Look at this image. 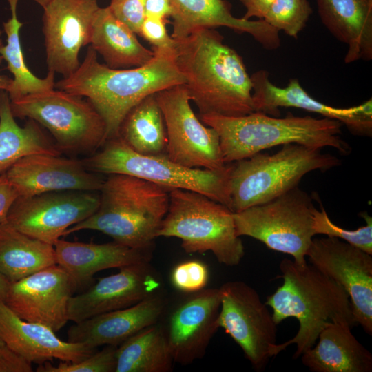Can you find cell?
<instances>
[{
    "mask_svg": "<svg viewBox=\"0 0 372 372\" xmlns=\"http://www.w3.org/2000/svg\"><path fill=\"white\" fill-rule=\"evenodd\" d=\"M174 59L199 114L241 116L254 110L252 82L242 56L214 28L175 39Z\"/></svg>",
    "mask_w": 372,
    "mask_h": 372,
    "instance_id": "6da1fadb",
    "label": "cell"
},
{
    "mask_svg": "<svg viewBox=\"0 0 372 372\" xmlns=\"http://www.w3.org/2000/svg\"><path fill=\"white\" fill-rule=\"evenodd\" d=\"M152 50L154 57L143 65L112 69L100 63L89 46L78 69L55 87L86 98L105 122L107 140L118 137L121 123L132 107L150 94L185 82L174 50Z\"/></svg>",
    "mask_w": 372,
    "mask_h": 372,
    "instance_id": "7a4b0ae2",
    "label": "cell"
},
{
    "mask_svg": "<svg viewBox=\"0 0 372 372\" xmlns=\"http://www.w3.org/2000/svg\"><path fill=\"white\" fill-rule=\"evenodd\" d=\"M279 268L283 283L267 297L265 304L272 309L277 325L293 317L299 322V329L293 338L273 346V357L294 344L293 358H298L314 346L321 331L335 319H344L353 327L357 324L347 293L333 279L311 264L291 259H283Z\"/></svg>",
    "mask_w": 372,
    "mask_h": 372,
    "instance_id": "3957f363",
    "label": "cell"
},
{
    "mask_svg": "<svg viewBox=\"0 0 372 372\" xmlns=\"http://www.w3.org/2000/svg\"><path fill=\"white\" fill-rule=\"evenodd\" d=\"M169 189L123 174H109L100 189L99 205L63 236L84 229L101 231L137 249H152L167 212Z\"/></svg>",
    "mask_w": 372,
    "mask_h": 372,
    "instance_id": "277c9868",
    "label": "cell"
},
{
    "mask_svg": "<svg viewBox=\"0 0 372 372\" xmlns=\"http://www.w3.org/2000/svg\"><path fill=\"white\" fill-rule=\"evenodd\" d=\"M200 121L218 133L226 163L247 158L278 145L296 143L322 149L330 147L342 155L351 151L342 138V124L335 119L310 116L284 118L253 112L241 116H200Z\"/></svg>",
    "mask_w": 372,
    "mask_h": 372,
    "instance_id": "5b68a950",
    "label": "cell"
},
{
    "mask_svg": "<svg viewBox=\"0 0 372 372\" xmlns=\"http://www.w3.org/2000/svg\"><path fill=\"white\" fill-rule=\"evenodd\" d=\"M231 163L232 211L268 202L298 186L307 173L325 172L341 161L321 149L289 143L273 154L258 152Z\"/></svg>",
    "mask_w": 372,
    "mask_h": 372,
    "instance_id": "8992f818",
    "label": "cell"
},
{
    "mask_svg": "<svg viewBox=\"0 0 372 372\" xmlns=\"http://www.w3.org/2000/svg\"><path fill=\"white\" fill-rule=\"evenodd\" d=\"M175 237L188 254L211 251L226 266L238 265L245 255L236 232L234 212L191 190L171 189L167 212L157 237Z\"/></svg>",
    "mask_w": 372,
    "mask_h": 372,
    "instance_id": "52a82bcc",
    "label": "cell"
},
{
    "mask_svg": "<svg viewBox=\"0 0 372 372\" xmlns=\"http://www.w3.org/2000/svg\"><path fill=\"white\" fill-rule=\"evenodd\" d=\"M103 146L101 151L82 161L90 171L106 174H127L169 189L194 191L232 211L231 163L214 170L187 167L172 161L167 156L138 154L118 136L107 139Z\"/></svg>",
    "mask_w": 372,
    "mask_h": 372,
    "instance_id": "ba28073f",
    "label": "cell"
},
{
    "mask_svg": "<svg viewBox=\"0 0 372 372\" xmlns=\"http://www.w3.org/2000/svg\"><path fill=\"white\" fill-rule=\"evenodd\" d=\"M14 117L28 118L45 127L59 150L92 152L107 141L101 115L87 100L54 89L10 101Z\"/></svg>",
    "mask_w": 372,
    "mask_h": 372,
    "instance_id": "9c48e42d",
    "label": "cell"
},
{
    "mask_svg": "<svg viewBox=\"0 0 372 372\" xmlns=\"http://www.w3.org/2000/svg\"><path fill=\"white\" fill-rule=\"evenodd\" d=\"M312 196L298 186L262 204L234 212L238 236H247L268 248L306 263L313 236Z\"/></svg>",
    "mask_w": 372,
    "mask_h": 372,
    "instance_id": "30bf717a",
    "label": "cell"
},
{
    "mask_svg": "<svg viewBox=\"0 0 372 372\" xmlns=\"http://www.w3.org/2000/svg\"><path fill=\"white\" fill-rule=\"evenodd\" d=\"M219 289V328L242 349L257 371H264L273 357L276 323L258 292L245 282L224 283Z\"/></svg>",
    "mask_w": 372,
    "mask_h": 372,
    "instance_id": "8fae6325",
    "label": "cell"
},
{
    "mask_svg": "<svg viewBox=\"0 0 372 372\" xmlns=\"http://www.w3.org/2000/svg\"><path fill=\"white\" fill-rule=\"evenodd\" d=\"M156 95L167 130V158L190 168L214 170L225 167L219 136L196 116L184 85L162 90Z\"/></svg>",
    "mask_w": 372,
    "mask_h": 372,
    "instance_id": "7c38bea8",
    "label": "cell"
},
{
    "mask_svg": "<svg viewBox=\"0 0 372 372\" xmlns=\"http://www.w3.org/2000/svg\"><path fill=\"white\" fill-rule=\"evenodd\" d=\"M96 192L65 190L19 196L6 221L18 231L54 246L65 231L99 207Z\"/></svg>",
    "mask_w": 372,
    "mask_h": 372,
    "instance_id": "4fadbf2b",
    "label": "cell"
},
{
    "mask_svg": "<svg viewBox=\"0 0 372 372\" xmlns=\"http://www.w3.org/2000/svg\"><path fill=\"white\" fill-rule=\"evenodd\" d=\"M310 263L347 293L354 319L372 335L371 255L337 238H313L307 253Z\"/></svg>",
    "mask_w": 372,
    "mask_h": 372,
    "instance_id": "5bb4252c",
    "label": "cell"
},
{
    "mask_svg": "<svg viewBox=\"0 0 372 372\" xmlns=\"http://www.w3.org/2000/svg\"><path fill=\"white\" fill-rule=\"evenodd\" d=\"M97 0H52L43 9L42 32L48 71L67 77L79 67V52L90 44Z\"/></svg>",
    "mask_w": 372,
    "mask_h": 372,
    "instance_id": "9a60e30c",
    "label": "cell"
},
{
    "mask_svg": "<svg viewBox=\"0 0 372 372\" xmlns=\"http://www.w3.org/2000/svg\"><path fill=\"white\" fill-rule=\"evenodd\" d=\"M76 289L70 276L56 264L9 282L3 300L20 318L57 332L68 321V302Z\"/></svg>",
    "mask_w": 372,
    "mask_h": 372,
    "instance_id": "2e32d148",
    "label": "cell"
},
{
    "mask_svg": "<svg viewBox=\"0 0 372 372\" xmlns=\"http://www.w3.org/2000/svg\"><path fill=\"white\" fill-rule=\"evenodd\" d=\"M161 281L149 261L120 268L101 278L68 302V320L80 322L95 316L131 307L160 293Z\"/></svg>",
    "mask_w": 372,
    "mask_h": 372,
    "instance_id": "e0dca14e",
    "label": "cell"
},
{
    "mask_svg": "<svg viewBox=\"0 0 372 372\" xmlns=\"http://www.w3.org/2000/svg\"><path fill=\"white\" fill-rule=\"evenodd\" d=\"M254 112L278 117L279 107H296L321 114L340 121L353 135L372 136V99L362 104L337 108L323 103L310 96L298 79H291L285 87L272 83L269 74L260 70L251 75Z\"/></svg>",
    "mask_w": 372,
    "mask_h": 372,
    "instance_id": "ac0fdd59",
    "label": "cell"
},
{
    "mask_svg": "<svg viewBox=\"0 0 372 372\" xmlns=\"http://www.w3.org/2000/svg\"><path fill=\"white\" fill-rule=\"evenodd\" d=\"M219 289H203L184 299L164 328L174 361L189 364L203 357L219 328Z\"/></svg>",
    "mask_w": 372,
    "mask_h": 372,
    "instance_id": "d6986e66",
    "label": "cell"
},
{
    "mask_svg": "<svg viewBox=\"0 0 372 372\" xmlns=\"http://www.w3.org/2000/svg\"><path fill=\"white\" fill-rule=\"evenodd\" d=\"M5 173L22 197L65 190L98 192L104 181L82 161L47 154L23 157Z\"/></svg>",
    "mask_w": 372,
    "mask_h": 372,
    "instance_id": "ffe728a7",
    "label": "cell"
},
{
    "mask_svg": "<svg viewBox=\"0 0 372 372\" xmlns=\"http://www.w3.org/2000/svg\"><path fill=\"white\" fill-rule=\"evenodd\" d=\"M174 39L187 37L200 28L226 27L237 33L250 34L265 49L280 47L279 31L263 19L245 20L232 14L226 0H169Z\"/></svg>",
    "mask_w": 372,
    "mask_h": 372,
    "instance_id": "44dd1931",
    "label": "cell"
},
{
    "mask_svg": "<svg viewBox=\"0 0 372 372\" xmlns=\"http://www.w3.org/2000/svg\"><path fill=\"white\" fill-rule=\"evenodd\" d=\"M166 305V298L160 292L131 307L95 316L71 326L67 333L68 341L94 349L102 345L118 346L158 322Z\"/></svg>",
    "mask_w": 372,
    "mask_h": 372,
    "instance_id": "7402d4cb",
    "label": "cell"
},
{
    "mask_svg": "<svg viewBox=\"0 0 372 372\" xmlns=\"http://www.w3.org/2000/svg\"><path fill=\"white\" fill-rule=\"evenodd\" d=\"M0 340L39 365L54 359L77 362L96 351L83 343L63 341L49 327L20 318L1 298Z\"/></svg>",
    "mask_w": 372,
    "mask_h": 372,
    "instance_id": "603a6c76",
    "label": "cell"
},
{
    "mask_svg": "<svg viewBox=\"0 0 372 372\" xmlns=\"http://www.w3.org/2000/svg\"><path fill=\"white\" fill-rule=\"evenodd\" d=\"M57 264L70 276L77 289L90 284L99 271L150 261L152 249H133L117 242L103 244L59 239L54 245Z\"/></svg>",
    "mask_w": 372,
    "mask_h": 372,
    "instance_id": "cb8c5ba5",
    "label": "cell"
},
{
    "mask_svg": "<svg viewBox=\"0 0 372 372\" xmlns=\"http://www.w3.org/2000/svg\"><path fill=\"white\" fill-rule=\"evenodd\" d=\"M344 319L329 322L314 347L301 355L302 364L313 372H371L372 355L352 334Z\"/></svg>",
    "mask_w": 372,
    "mask_h": 372,
    "instance_id": "d4e9b609",
    "label": "cell"
},
{
    "mask_svg": "<svg viewBox=\"0 0 372 372\" xmlns=\"http://www.w3.org/2000/svg\"><path fill=\"white\" fill-rule=\"evenodd\" d=\"M329 32L348 45L345 63L372 59V0H316Z\"/></svg>",
    "mask_w": 372,
    "mask_h": 372,
    "instance_id": "484cf974",
    "label": "cell"
},
{
    "mask_svg": "<svg viewBox=\"0 0 372 372\" xmlns=\"http://www.w3.org/2000/svg\"><path fill=\"white\" fill-rule=\"evenodd\" d=\"M136 34L108 6L100 7L92 23L89 45L110 68L139 67L148 63L154 53L144 47Z\"/></svg>",
    "mask_w": 372,
    "mask_h": 372,
    "instance_id": "4316f807",
    "label": "cell"
},
{
    "mask_svg": "<svg viewBox=\"0 0 372 372\" xmlns=\"http://www.w3.org/2000/svg\"><path fill=\"white\" fill-rule=\"evenodd\" d=\"M57 264L53 245L0 223V273L13 282Z\"/></svg>",
    "mask_w": 372,
    "mask_h": 372,
    "instance_id": "83f0119b",
    "label": "cell"
},
{
    "mask_svg": "<svg viewBox=\"0 0 372 372\" xmlns=\"http://www.w3.org/2000/svg\"><path fill=\"white\" fill-rule=\"evenodd\" d=\"M118 136L138 154L166 156L167 130L156 93L130 110L121 123Z\"/></svg>",
    "mask_w": 372,
    "mask_h": 372,
    "instance_id": "f1b7e54d",
    "label": "cell"
},
{
    "mask_svg": "<svg viewBox=\"0 0 372 372\" xmlns=\"http://www.w3.org/2000/svg\"><path fill=\"white\" fill-rule=\"evenodd\" d=\"M14 118L8 93L0 90V174L26 156L60 155V150L41 131L36 121L29 119L21 127Z\"/></svg>",
    "mask_w": 372,
    "mask_h": 372,
    "instance_id": "f546056e",
    "label": "cell"
},
{
    "mask_svg": "<svg viewBox=\"0 0 372 372\" xmlns=\"http://www.w3.org/2000/svg\"><path fill=\"white\" fill-rule=\"evenodd\" d=\"M174 362L164 327L157 322L117 347L115 372H169Z\"/></svg>",
    "mask_w": 372,
    "mask_h": 372,
    "instance_id": "4dcf8cb0",
    "label": "cell"
},
{
    "mask_svg": "<svg viewBox=\"0 0 372 372\" xmlns=\"http://www.w3.org/2000/svg\"><path fill=\"white\" fill-rule=\"evenodd\" d=\"M11 17L3 23L6 34V44L0 47V54L7 63V69L13 75L11 83L6 92L10 101L28 94L52 90L55 87V73L48 71L45 78H39L28 68L25 61L20 30L23 23L17 17V7L19 0H8Z\"/></svg>",
    "mask_w": 372,
    "mask_h": 372,
    "instance_id": "1f68e13d",
    "label": "cell"
},
{
    "mask_svg": "<svg viewBox=\"0 0 372 372\" xmlns=\"http://www.w3.org/2000/svg\"><path fill=\"white\" fill-rule=\"evenodd\" d=\"M313 12L308 0H276L263 20L278 31L297 39Z\"/></svg>",
    "mask_w": 372,
    "mask_h": 372,
    "instance_id": "d6a6232c",
    "label": "cell"
},
{
    "mask_svg": "<svg viewBox=\"0 0 372 372\" xmlns=\"http://www.w3.org/2000/svg\"><path fill=\"white\" fill-rule=\"evenodd\" d=\"M313 229L316 235L324 234L337 238L372 255V218L366 212L360 213L366 225L355 230L344 229L334 224L321 205L320 211L315 207L312 211Z\"/></svg>",
    "mask_w": 372,
    "mask_h": 372,
    "instance_id": "836d02e7",
    "label": "cell"
},
{
    "mask_svg": "<svg viewBox=\"0 0 372 372\" xmlns=\"http://www.w3.org/2000/svg\"><path fill=\"white\" fill-rule=\"evenodd\" d=\"M118 346L106 345L77 362H60L57 366L49 362L39 364L37 372H115Z\"/></svg>",
    "mask_w": 372,
    "mask_h": 372,
    "instance_id": "e575fe53",
    "label": "cell"
},
{
    "mask_svg": "<svg viewBox=\"0 0 372 372\" xmlns=\"http://www.w3.org/2000/svg\"><path fill=\"white\" fill-rule=\"evenodd\" d=\"M209 269L206 264L191 260L176 265L171 272V281L178 290L192 293L200 291L207 285Z\"/></svg>",
    "mask_w": 372,
    "mask_h": 372,
    "instance_id": "d590c367",
    "label": "cell"
},
{
    "mask_svg": "<svg viewBox=\"0 0 372 372\" xmlns=\"http://www.w3.org/2000/svg\"><path fill=\"white\" fill-rule=\"evenodd\" d=\"M165 21L145 17L140 27L138 35L152 45V50H174L176 42L168 34Z\"/></svg>",
    "mask_w": 372,
    "mask_h": 372,
    "instance_id": "8d00e7d4",
    "label": "cell"
},
{
    "mask_svg": "<svg viewBox=\"0 0 372 372\" xmlns=\"http://www.w3.org/2000/svg\"><path fill=\"white\" fill-rule=\"evenodd\" d=\"M145 0H110L109 8L119 20L138 34L140 27L145 17Z\"/></svg>",
    "mask_w": 372,
    "mask_h": 372,
    "instance_id": "74e56055",
    "label": "cell"
},
{
    "mask_svg": "<svg viewBox=\"0 0 372 372\" xmlns=\"http://www.w3.org/2000/svg\"><path fill=\"white\" fill-rule=\"evenodd\" d=\"M32 362L0 340V372H32Z\"/></svg>",
    "mask_w": 372,
    "mask_h": 372,
    "instance_id": "f35d334b",
    "label": "cell"
},
{
    "mask_svg": "<svg viewBox=\"0 0 372 372\" xmlns=\"http://www.w3.org/2000/svg\"><path fill=\"white\" fill-rule=\"evenodd\" d=\"M19 194L8 180L5 172L0 174V223L6 220L8 213L19 197Z\"/></svg>",
    "mask_w": 372,
    "mask_h": 372,
    "instance_id": "ab89813d",
    "label": "cell"
},
{
    "mask_svg": "<svg viewBox=\"0 0 372 372\" xmlns=\"http://www.w3.org/2000/svg\"><path fill=\"white\" fill-rule=\"evenodd\" d=\"M276 0H240L245 8L246 12L242 17L245 20H251L255 17L263 19L271 4Z\"/></svg>",
    "mask_w": 372,
    "mask_h": 372,
    "instance_id": "60d3db41",
    "label": "cell"
},
{
    "mask_svg": "<svg viewBox=\"0 0 372 372\" xmlns=\"http://www.w3.org/2000/svg\"><path fill=\"white\" fill-rule=\"evenodd\" d=\"M145 15L166 20L172 15L169 0H145Z\"/></svg>",
    "mask_w": 372,
    "mask_h": 372,
    "instance_id": "b9f144b4",
    "label": "cell"
},
{
    "mask_svg": "<svg viewBox=\"0 0 372 372\" xmlns=\"http://www.w3.org/2000/svg\"><path fill=\"white\" fill-rule=\"evenodd\" d=\"M9 282L0 273V298L3 300Z\"/></svg>",
    "mask_w": 372,
    "mask_h": 372,
    "instance_id": "7bdbcfd3",
    "label": "cell"
},
{
    "mask_svg": "<svg viewBox=\"0 0 372 372\" xmlns=\"http://www.w3.org/2000/svg\"><path fill=\"white\" fill-rule=\"evenodd\" d=\"M12 79L6 75H0V90H6L11 83Z\"/></svg>",
    "mask_w": 372,
    "mask_h": 372,
    "instance_id": "ee69618b",
    "label": "cell"
},
{
    "mask_svg": "<svg viewBox=\"0 0 372 372\" xmlns=\"http://www.w3.org/2000/svg\"><path fill=\"white\" fill-rule=\"evenodd\" d=\"M39 4L43 8L45 7L52 0H32Z\"/></svg>",
    "mask_w": 372,
    "mask_h": 372,
    "instance_id": "f6af8a7d",
    "label": "cell"
},
{
    "mask_svg": "<svg viewBox=\"0 0 372 372\" xmlns=\"http://www.w3.org/2000/svg\"><path fill=\"white\" fill-rule=\"evenodd\" d=\"M1 34H2V31H1V30L0 29V47L3 45L2 40H1ZM2 60H3V59H2V57H1V54H0V64H1V62H2Z\"/></svg>",
    "mask_w": 372,
    "mask_h": 372,
    "instance_id": "bcb514c9",
    "label": "cell"
}]
</instances>
